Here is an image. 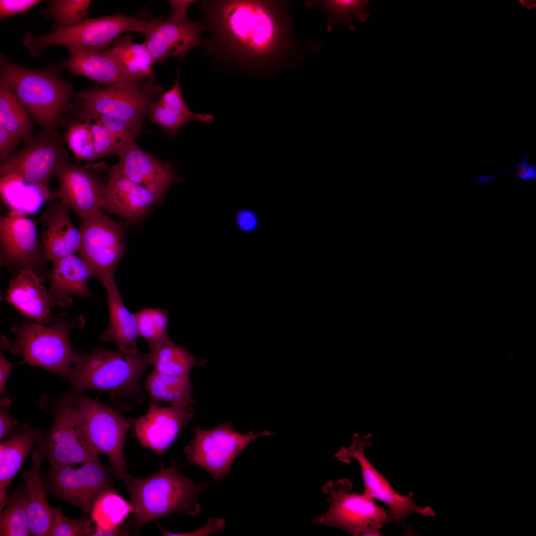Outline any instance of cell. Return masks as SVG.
Segmentation results:
<instances>
[{"instance_id":"1","label":"cell","mask_w":536,"mask_h":536,"mask_svg":"<svg viewBox=\"0 0 536 536\" xmlns=\"http://www.w3.org/2000/svg\"><path fill=\"white\" fill-rule=\"evenodd\" d=\"M292 2L204 0L199 20L207 34L202 48L219 70L268 77L303 58L294 33Z\"/></svg>"},{"instance_id":"2","label":"cell","mask_w":536,"mask_h":536,"mask_svg":"<svg viewBox=\"0 0 536 536\" xmlns=\"http://www.w3.org/2000/svg\"><path fill=\"white\" fill-rule=\"evenodd\" d=\"M123 480L137 528L166 515L195 516L200 511L198 500L205 485L194 482L174 467L162 466L155 474L143 478L127 474Z\"/></svg>"},{"instance_id":"3","label":"cell","mask_w":536,"mask_h":536,"mask_svg":"<svg viewBox=\"0 0 536 536\" xmlns=\"http://www.w3.org/2000/svg\"><path fill=\"white\" fill-rule=\"evenodd\" d=\"M84 322L81 315L64 312L53 314L48 325L28 320L14 324L10 327L15 337L8 345L9 351L21 355L23 363L69 379L75 352L69 335L74 329L81 328Z\"/></svg>"},{"instance_id":"4","label":"cell","mask_w":536,"mask_h":536,"mask_svg":"<svg viewBox=\"0 0 536 536\" xmlns=\"http://www.w3.org/2000/svg\"><path fill=\"white\" fill-rule=\"evenodd\" d=\"M149 365L147 354L97 347L89 353L75 350L69 380L74 389L110 392L140 391L138 381Z\"/></svg>"},{"instance_id":"5","label":"cell","mask_w":536,"mask_h":536,"mask_svg":"<svg viewBox=\"0 0 536 536\" xmlns=\"http://www.w3.org/2000/svg\"><path fill=\"white\" fill-rule=\"evenodd\" d=\"M0 64L1 78L27 113L48 133L51 132L71 97L69 84L52 72L24 68L4 58Z\"/></svg>"},{"instance_id":"6","label":"cell","mask_w":536,"mask_h":536,"mask_svg":"<svg viewBox=\"0 0 536 536\" xmlns=\"http://www.w3.org/2000/svg\"><path fill=\"white\" fill-rule=\"evenodd\" d=\"M41 408L53 416L50 429L38 445L52 467L73 466L99 459L81 431L71 392L55 397L43 396Z\"/></svg>"},{"instance_id":"7","label":"cell","mask_w":536,"mask_h":536,"mask_svg":"<svg viewBox=\"0 0 536 536\" xmlns=\"http://www.w3.org/2000/svg\"><path fill=\"white\" fill-rule=\"evenodd\" d=\"M353 488L351 481L345 478L324 484L322 489L329 508L313 522L341 529L353 536L383 535L381 529L390 522L388 510L363 492H352Z\"/></svg>"},{"instance_id":"8","label":"cell","mask_w":536,"mask_h":536,"mask_svg":"<svg viewBox=\"0 0 536 536\" xmlns=\"http://www.w3.org/2000/svg\"><path fill=\"white\" fill-rule=\"evenodd\" d=\"M71 392L86 441L97 455L109 458L117 478L124 480L127 473L123 451L129 421L117 409L87 396L84 391L73 388Z\"/></svg>"},{"instance_id":"9","label":"cell","mask_w":536,"mask_h":536,"mask_svg":"<svg viewBox=\"0 0 536 536\" xmlns=\"http://www.w3.org/2000/svg\"><path fill=\"white\" fill-rule=\"evenodd\" d=\"M148 22L121 14L87 18L75 25L54 30L41 36L25 35L24 43L34 57L48 46H63L102 51L107 49L119 35L137 32L144 35Z\"/></svg>"},{"instance_id":"10","label":"cell","mask_w":536,"mask_h":536,"mask_svg":"<svg viewBox=\"0 0 536 536\" xmlns=\"http://www.w3.org/2000/svg\"><path fill=\"white\" fill-rule=\"evenodd\" d=\"M81 220L78 256L88 265L93 277L104 286L115 282L116 268L125 250V226L104 214L102 209Z\"/></svg>"},{"instance_id":"11","label":"cell","mask_w":536,"mask_h":536,"mask_svg":"<svg viewBox=\"0 0 536 536\" xmlns=\"http://www.w3.org/2000/svg\"><path fill=\"white\" fill-rule=\"evenodd\" d=\"M371 438L370 433L361 436L354 433L351 445L342 447L334 457L345 463H349L351 459L358 462L364 484L362 492L373 499L385 503L388 508L390 522L402 525L405 533L409 534L410 531L406 523L409 515L418 513L429 517H435L436 514L430 506L421 507L417 504L412 492H409L406 495L398 493L369 461L364 452L367 446L373 445L370 441Z\"/></svg>"},{"instance_id":"12","label":"cell","mask_w":536,"mask_h":536,"mask_svg":"<svg viewBox=\"0 0 536 536\" xmlns=\"http://www.w3.org/2000/svg\"><path fill=\"white\" fill-rule=\"evenodd\" d=\"M0 245V266L6 268L13 278L31 271L49 281V261L34 220L13 211L1 216Z\"/></svg>"},{"instance_id":"13","label":"cell","mask_w":536,"mask_h":536,"mask_svg":"<svg viewBox=\"0 0 536 536\" xmlns=\"http://www.w3.org/2000/svg\"><path fill=\"white\" fill-rule=\"evenodd\" d=\"M154 78L124 82L78 93L76 97L85 107L101 115L125 121L141 123L145 114L162 94Z\"/></svg>"},{"instance_id":"14","label":"cell","mask_w":536,"mask_h":536,"mask_svg":"<svg viewBox=\"0 0 536 536\" xmlns=\"http://www.w3.org/2000/svg\"><path fill=\"white\" fill-rule=\"evenodd\" d=\"M195 436L185 449L187 458L193 464L204 468L217 481L229 474L237 456L252 441L274 434L268 430L256 434L239 433L230 422H224L210 429L197 426Z\"/></svg>"},{"instance_id":"15","label":"cell","mask_w":536,"mask_h":536,"mask_svg":"<svg viewBox=\"0 0 536 536\" xmlns=\"http://www.w3.org/2000/svg\"><path fill=\"white\" fill-rule=\"evenodd\" d=\"M21 150L0 165L1 178L12 177L29 184L47 187L58 166L67 161L61 142L46 133L30 138Z\"/></svg>"},{"instance_id":"16","label":"cell","mask_w":536,"mask_h":536,"mask_svg":"<svg viewBox=\"0 0 536 536\" xmlns=\"http://www.w3.org/2000/svg\"><path fill=\"white\" fill-rule=\"evenodd\" d=\"M72 467H51L50 487L57 496L90 514L99 495L114 489L111 474L99 459L84 463L77 469Z\"/></svg>"},{"instance_id":"17","label":"cell","mask_w":536,"mask_h":536,"mask_svg":"<svg viewBox=\"0 0 536 536\" xmlns=\"http://www.w3.org/2000/svg\"><path fill=\"white\" fill-rule=\"evenodd\" d=\"M203 32L199 21H191L187 15H170L166 20L153 19L148 22L143 42L155 63H163L171 57L182 60L191 49L202 47Z\"/></svg>"},{"instance_id":"18","label":"cell","mask_w":536,"mask_h":536,"mask_svg":"<svg viewBox=\"0 0 536 536\" xmlns=\"http://www.w3.org/2000/svg\"><path fill=\"white\" fill-rule=\"evenodd\" d=\"M193 415L191 403L161 407L156 402H150L147 412L134 421L135 434L144 447L161 454Z\"/></svg>"},{"instance_id":"19","label":"cell","mask_w":536,"mask_h":536,"mask_svg":"<svg viewBox=\"0 0 536 536\" xmlns=\"http://www.w3.org/2000/svg\"><path fill=\"white\" fill-rule=\"evenodd\" d=\"M55 174L59 181L57 196L61 202L81 219L102 209L105 184L96 174L67 161L58 166Z\"/></svg>"},{"instance_id":"20","label":"cell","mask_w":536,"mask_h":536,"mask_svg":"<svg viewBox=\"0 0 536 536\" xmlns=\"http://www.w3.org/2000/svg\"><path fill=\"white\" fill-rule=\"evenodd\" d=\"M117 164L133 182L150 191L160 199L173 184L183 182L173 169V161H163L133 142L119 155Z\"/></svg>"},{"instance_id":"21","label":"cell","mask_w":536,"mask_h":536,"mask_svg":"<svg viewBox=\"0 0 536 536\" xmlns=\"http://www.w3.org/2000/svg\"><path fill=\"white\" fill-rule=\"evenodd\" d=\"M160 200L150 191L131 181L116 164L109 170L102 209L130 220H138Z\"/></svg>"},{"instance_id":"22","label":"cell","mask_w":536,"mask_h":536,"mask_svg":"<svg viewBox=\"0 0 536 536\" xmlns=\"http://www.w3.org/2000/svg\"><path fill=\"white\" fill-rule=\"evenodd\" d=\"M46 281L31 271H22L9 281L4 299L21 315L34 322L48 325L55 307Z\"/></svg>"},{"instance_id":"23","label":"cell","mask_w":536,"mask_h":536,"mask_svg":"<svg viewBox=\"0 0 536 536\" xmlns=\"http://www.w3.org/2000/svg\"><path fill=\"white\" fill-rule=\"evenodd\" d=\"M41 221L46 229L41 241L49 262L53 264L77 252L81 232L70 220L69 208L61 202L49 207L43 213Z\"/></svg>"},{"instance_id":"24","label":"cell","mask_w":536,"mask_h":536,"mask_svg":"<svg viewBox=\"0 0 536 536\" xmlns=\"http://www.w3.org/2000/svg\"><path fill=\"white\" fill-rule=\"evenodd\" d=\"M92 277L88 265L75 254L53 263L49 291L54 306L69 307L73 303L71 294L81 297L93 296L87 284L88 278Z\"/></svg>"},{"instance_id":"25","label":"cell","mask_w":536,"mask_h":536,"mask_svg":"<svg viewBox=\"0 0 536 536\" xmlns=\"http://www.w3.org/2000/svg\"><path fill=\"white\" fill-rule=\"evenodd\" d=\"M40 429L18 423L0 445V510L9 498L6 488L21 468L23 461L43 435Z\"/></svg>"},{"instance_id":"26","label":"cell","mask_w":536,"mask_h":536,"mask_svg":"<svg viewBox=\"0 0 536 536\" xmlns=\"http://www.w3.org/2000/svg\"><path fill=\"white\" fill-rule=\"evenodd\" d=\"M180 74L179 68L172 88L151 104L146 114L151 123L159 126L173 137L190 122L209 123L214 119L212 114L195 113L190 110L182 94Z\"/></svg>"},{"instance_id":"27","label":"cell","mask_w":536,"mask_h":536,"mask_svg":"<svg viewBox=\"0 0 536 536\" xmlns=\"http://www.w3.org/2000/svg\"><path fill=\"white\" fill-rule=\"evenodd\" d=\"M45 455L39 447L31 452V465L23 473L26 491L27 512L30 535L48 536L53 517L40 472Z\"/></svg>"},{"instance_id":"28","label":"cell","mask_w":536,"mask_h":536,"mask_svg":"<svg viewBox=\"0 0 536 536\" xmlns=\"http://www.w3.org/2000/svg\"><path fill=\"white\" fill-rule=\"evenodd\" d=\"M67 49L69 56L64 66L73 74L82 75L96 82L109 85L140 79L128 75L104 51L75 47Z\"/></svg>"},{"instance_id":"29","label":"cell","mask_w":536,"mask_h":536,"mask_svg":"<svg viewBox=\"0 0 536 536\" xmlns=\"http://www.w3.org/2000/svg\"><path fill=\"white\" fill-rule=\"evenodd\" d=\"M104 287L107 292L109 323L108 328L102 332L101 339L113 342L121 351L139 352L136 344L139 334L134 313L125 306L115 282Z\"/></svg>"},{"instance_id":"30","label":"cell","mask_w":536,"mask_h":536,"mask_svg":"<svg viewBox=\"0 0 536 536\" xmlns=\"http://www.w3.org/2000/svg\"><path fill=\"white\" fill-rule=\"evenodd\" d=\"M103 51L133 78H154L152 67L155 62L146 46L144 42L134 43L130 34L118 37Z\"/></svg>"},{"instance_id":"31","label":"cell","mask_w":536,"mask_h":536,"mask_svg":"<svg viewBox=\"0 0 536 536\" xmlns=\"http://www.w3.org/2000/svg\"><path fill=\"white\" fill-rule=\"evenodd\" d=\"M149 364L154 371L164 375L189 376L196 363L195 357L186 348L172 341L169 336L149 347Z\"/></svg>"},{"instance_id":"32","label":"cell","mask_w":536,"mask_h":536,"mask_svg":"<svg viewBox=\"0 0 536 536\" xmlns=\"http://www.w3.org/2000/svg\"><path fill=\"white\" fill-rule=\"evenodd\" d=\"M190 376H175L153 370L147 376L145 389L153 402L170 405L193 403Z\"/></svg>"},{"instance_id":"33","label":"cell","mask_w":536,"mask_h":536,"mask_svg":"<svg viewBox=\"0 0 536 536\" xmlns=\"http://www.w3.org/2000/svg\"><path fill=\"white\" fill-rule=\"evenodd\" d=\"M368 0H313L306 1L307 9L315 6L322 8L326 14L327 31L330 33L334 26L341 24L352 31L355 26L352 22L357 19L365 22L369 13L366 10Z\"/></svg>"},{"instance_id":"34","label":"cell","mask_w":536,"mask_h":536,"mask_svg":"<svg viewBox=\"0 0 536 536\" xmlns=\"http://www.w3.org/2000/svg\"><path fill=\"white\" fill-rule=\"evenodd\" d=\"M0 124L26 142L33 130L28 113L18 100L8 84L0 78Z\"/></svg>"},{"instance_id":"35","label":"cell","mask_w":536,"mask_h":536,"mask_svg":"<svg viewBox=\"0 0 536 536\" xmlns=\"http://www.w3.org/2000/svg\"><path fill=\"white\" fill-rule=\"evenodd\" d=\"M133 511L131 502L117 493L115 489L102 492L96 500L90 515L96 526L107 530L119 528L127 517Z\"/></svg>"},{"instance_id":"36","label":"cell","mask_w":536,"mask_h":536,"mask_svg":"<svg viewBox=\"0 0 536 536\" xmlns=\"http://www.w3.org/2000/svg\"><path fill=\"white\" fill-rule=\"evenodd\" d=\"M7 504L0 515V536H28L30 532L25 488L15 491Z\"/></svg>"},{"instance_id":"37","label":"cell","mask_w":536,"mask_h":536,"mask_svg":"<svg viewBox=\"0 0 536 536\" xmlns=\"http://www.w3.org/2000/svg\"><path fill=\"white\" fill-rule=\"evenodd\" d=\"M91 0H52L44 10L47 16H52L55 21L54 30L78 24L88 18V9Z\"/></svg>"},{"instance_id":"38","label":"cell","mask_w":536,"mask_h":536,"mask_svg":"<svg viewBox=\"0 0 536 536\" xmlns=\"http://www.w3.org/2000/svg\"><path fill=\"white\" fill-rule=\"evenodd\" d=\"M86 109L89 110L109 132L116 147L117 155H119L125 148L134 142L135 138L141 132V123L125 121Z\"/></svg>"},{"instance_id":"39","label":"cell","mask_w":536,"mask_h":536,"mask_svg":"<svg viewBox=\"0 0 536 536\" xmlns=\"http://www.w3.org/2000/svg\"><path fill=\"white\" fill-rule=\"evenodd\" d=\"M82 121L69 126L66 139L76 158L93 160L96 159L93 135L88 122Z\"/></svg>"},{"instance_id":"40","label":"cell","mask_w":536,"mask_h":536,"mask_svg":"<svg viewBox=\"0 0 536 536\" xmlns=\"http://www.w3.org/2000/svg\"><path fill=\"white\" fill-rule=\"evenodd\" d=\"M85 518L71 519L59 508H53V517L48 536H92L95 528Z\"/></svg>"},{"instance_id":"41","label":"cell","mask_w":536,"mask_h":536,"mask_svg":"<svg viewBox=\"0 0 536 536\" xmlns=\"http://www.w3.org/2000/svg\"><path fill=\"white\" fill-rule=\"evenodd\" d=\"M84 114V120L88 122L93 135L96 159L112 154L117 155L116 146L108 130L85 108Z\"/></svg>"},{"instance_id":"42","label":"cell","mask_w":536,"mask_h":536,"mask_svg":"<svg viewBox=\"0 0 536 536\" xmlns=\"http://www.w3.org/2000/svg\"><path fill=\"white\" fill-rule=\"evenodd\" d=\"M134 315L138 334L147 341L149 347L163 339L159 337L156 332L151 308L140 309L135 313Z\"/></svg>"},{"instance_id":"43","label":"cell","mask_w":536,"mask_h":536,"mask_svg":"<svg viewBox=\"0 0 536 536\" xmlns=\"http://www.w3.org/2000/svg\"><path fill=\"white\" fill-rule=\"evenodd\" d=\"M41 1L39 0H0V17L3 18L25 12Z\"/></svg>"},{"instance_id":"44","label":"cell","mask_w":536,"mask_h":536,"mask_svg":"<svg viewBox=\"0 0 536 536\" xmlns=\"http://www.w3.org/2000/svg\"><path fill=\"white\" fill-rule=\"evenodd\" d=\"M235 221L238 229L245 234L254 231L258 224L256 213L252 209L247 208L237 211L235 214Z\"/></svg>"},{"instance_id":"45","label":"cell","mask_w":536,"mask_h":536,"mask_svg":"<svg viewBox=\"0 0 536 536\" xmlns=\"http://www.w3.org/2000/svg\"><path fill=\"white\" fill-rule=\"evenodd\" d=\"M530 152L528 151L525 154L523 159L520 163L516 164L514 167L516 170L512 172L514 177L523 181L536 182V164H529Z\"/></svg>"},{"instance_id":"46","label":"cell","mask_w":536,"mask_h":536,"mask_svg":"<svg viewBox=\"0 0 536 536\" xmlns=\"http://www.w3.org/2000/svg\"><path fill=\"white\" fill-rule=\"evenodd\" d=\"M20 137L13 134L0 124V158L1 163L9 156L18 143Z\"/></svg>"},{"instance_id":"47","label":"cell","mask_w":536,"mask_h":536,"mask_svg":"<svg viewBox=\"0 0 536 536\" xmlns=\"http://www.w3.org/2000/svg\"><path fill=\"white\" fill-rule=\"evenodd\" d=\"M0 440L6 436L15 427L17 421L11 420L7 409L10 405V401L4 399L0 401Z\"/></svg>"},{"instance_id":"48","label":"cell","mask_w":536,"mask_h":536,"mask_svg":"<svg viewBox=\"0 0 536 536\" xmlns=\"http://www.w3.org/2000/svg\"><path fill=\"white\" fill-rule=\"evenodd\" d=\"M17 364L11 363L5 357L2 349L0 352V393L7 394L5 387L8 378L13 368Z\"/></svg>"},{"instance_id":"49","label":"cell","mask_w":536,"mask_h":536,"mask_svg":"<svg viewBox=\"0 0 536 536\" xmlns=\"http://www.w3.org/2000/svg\"><path fill=\"white\" fill-rule=\"evenodd\" d=\"M198 1V0H169L171 9L170 14L177 16H186L189 7Z\"/></svg>"},{"instance_id":"50","label":"cell","mask_w":536,"mask_h":536,"mask_svg":"<svg viewBox=\"0 0 536 536\" xmlns=\"http://www.w3.org/2000/svg\"><path fill=\"white\" fill-rule=\"evenodd\" d=\"M126 534H127V533L125 532L124 530L120 529V528L114 530H107L96 527L94 529V532L92 536H125L127 535Z\"/></svg>"},{"instance_id":"51","label":"cell","mask_w":536,"mask_h":536,"mask_svg":"<svg viewBox=\"0 0 536 536\" xmlns=\"http://www.w3.org/2000/svg\"><path fill=\"white\" fill-rule=\"evenodd\" d=\"M519 2L528 9H531L536 6V1L534 0H519Z\"/></svg>"}]
</instances>
